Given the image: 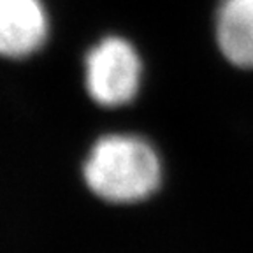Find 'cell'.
<instances>
[{"label":"cell","mask_w":253,"mask_h":253,"mask_svg":"<svg viewBox=\"0 0 253 253\" xmlns=\"http://www.w3.org/2000/svg\"><path fill=\"white\" fill-rule=\"evenodd\" d=\"M216 41L230 63L253 69V0H221L216 12Z\"/></svg>","instance_id":"277c9868"},{"label":"cell","mask_w":253,"mask_h":253,"mask_svg":"<svg viewBox=\"0 0 253 253\" xmlns=\"http://www.w3.org/2000/svg\"><path fill=\"white\" fill-rule=\"evenodd\" d=\"M83 178L95 197L109 204H137L162 183V162L155 148L130 134L97 139L83 166Z\"/></svg>","instance_id":"6da1fadb"},{"label":"cell","mask_w":253,"mask_h":253,"mask_svg":"<svg viewBox=\"0 0 253 253\" xmlns=\"http://www.w3.org/2000/svg\"><path fill=\"white\" fill-rule=\"evenodd\" d=\"M49 21L41 0H0V56L25 58L47 39Z\"/></svg>","instance_id":"3957f363"},{"label":"cell","mask_w":253,"mask_h":253,"mask_svg":"<svg viewBox=\"0 0 253 253\" xmlns=\"http://www.w3.org/2000/svg\"><path fill=\"white\" fill-rule=\"evenodd\" d=\"M141 56L126 39L111 36L97 42L84 58V84L93 102L104 107L128 104L139 91Z\"/></svg>","instance_id":"7a4b0ae2"}]
</instances>
